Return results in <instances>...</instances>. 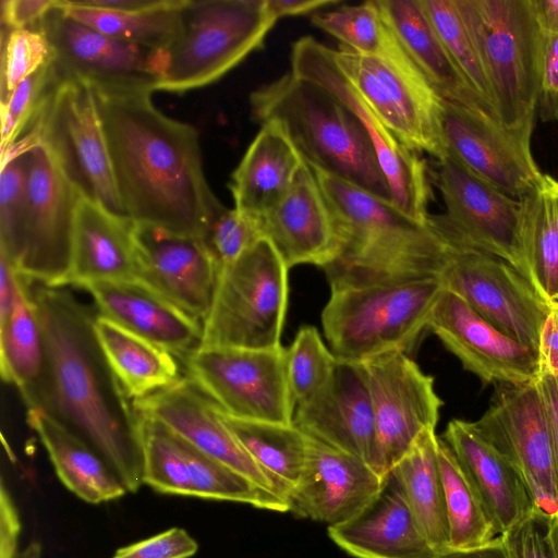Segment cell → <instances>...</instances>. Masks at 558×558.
<instances>
[{"label": "cell", "mask_w": 558, "mask_h": 558, "mask_svg": "<svg viewBox=\"0 0 558 558\" xmlns=\"http://www.w3.org/2000/svg\"><path fill=\"white\" fill-rule=\"evenodd\" d=\"M43 338V364L20 393L90 447L128 493L143 484L140 416L112 372L95 332L96 313L61 287L31 281Z\"/></svg>", "instance_id": "1"}, {"label": "cell", "mask_w": 558, "mask_h": 558, "mask_svg": "<svg viewBox=\"0 0 558 558\" xmlns=\"http://www.w3.org/2000/svg\"><path fill=\"white\" fill-rule=\"evenodd\" d=\"M92 89L125 216L205 240L226 207L205 178L197 130L163 114L151 93Z\"/></svg>", "instance_id": "2"}, {"label": "cell", "mask_w": 558, "mask_h": 558, "mask_svg": "<svg viewBox=\"0 0 558 558\" xmlns=\"http://www.w3.org/2000/svg\"><path fill=\"white\" fill-rule=\"evenodd\" d=\"M328 204L337 252L330 289L439 278L459 246L432 220L420 222L349 182L314 170Z\"/></svg>", "instance_id": "3"}, {"label": "cell", "mask_w": 558, "mask_h": 558, "mask_svg": "<svg viewBox=\"0 0 558 558\" xmlns=\"http://www.w3.org/2000/svg\"><path fill=\"white\" fill-rule=\"evenodd\" d=\"M250 105L256 122L283 129L312 169L391 202L371 137L331 94L289 72L255 89Z\"/></svg>", "instance_id": "4"}, {"label": "cell", "mask_w": 558, "mask_h": 558, "mask_svg": "<svg viewBox=\"0 0 558 558\" xmlns=\"http://www.w3.org/2000/svg\"><path fill=\"white\" fill-rule=\"evenodd\" d=\"M488 82L499 124L531 142L544 33L533 0H453Z\"/></svg>", "instance_id": "5"}, {"label": "cell", "mask_w": 558, "mask_h": 558, "mask_svg": "<svg viewBox=\"0 0 558 558\" xmlns=\"http://www.w3.org/2000/svg\"><path fill=\"white\" fill-rule=\"evenodd\" d=\"M444 288L440 278L331 288L322 312L331 352L352 363L391 351L410 352L428 328Z\"/></svg>", "instance_id": "6"}, {"label": "cell", "mask_w": 558, "mask_h": 558, "mask_svg": "<svg viewBox=\"0 0 558 558\" xmlns=\"http://www.w3.org/2000/svg\"><path fill=\"white\" fill-rule=\"evenodd\" d=\"M276 22L266 0H184L156 90L181 94L215 83L262 48Z\"/></svg>", "instance_id": "7"}, {"label": "cell", "mask_w": 558, "mask_h": 558, "mask_svg": "<svg viewBox=\"0 0 558 558\" xmlns=\"http://www.w3.org/2000/svg\"><path fill=\"white\" fill-rule=\"evenodd\" d=\"M288 267L265 239L219 270L199 347L272 349L288 306Z\"/></svg>", "instance_id": "8"}, {"label": "cell", "mask_w": 558, "mask_h": 558, "mask_svg": "<svg viewBox=\"0 0 558 558\" xmlns=\"http://www.w3.org/2000/svg\"><path fill=\"white\" fill-rule=\"evenodd\" d=\"M337 64L395 137L417 154L447 157L444 99L407 53L398 37L379 54H360L339 46Z\"/></svg>", "instance_id": "9"}, {"label": "cell", "mask_w": 558, "mask_h": 558, "mask_svg": "<svg viewBox=\"0 0 558 558\" xmlns=\"http://www.w3.org/2000/svg\"><path fill=\"white\" fill-rule=\"evenodd\" d=\"M25 134L49 150L82 197L126 217L92 87L75 80H62Z\"/></svg>", "instance_id": "10"}, {"label": "cell", "mask_w": 558, "mask_h": 558, "mask_svg": "<svg viewBox=\"0 0 558 558\" xmlns=\"http://www.w3.org/2000/svg\"><path fill=\"white\" fill-rule=\"evenodd\" d=\"M24 156L26 208L16 251L8 260L19 275L33 282L62 287L71 268L81 195L43 144Z\"/></svg>", "instance_id": "11"}, {"label": "cell", "mask_w": 558, "mask_h": 558, "mask_svg": "<svg viewBox=\"0 0 558 558\" xmlns=\"http://www.w3.org/2000/svg\"><path fill=\"white\" fill-rule=\"evenodd\" d=\"M291 73L322 87L363 124L387 180L391 203L409 217L428 221L430 189L425 160L402 145L336 62L333 49L305 36L291 50Z\"/></svg>", "instance_id": "12"}, {"label": "cell", "mask_w": 558, "mask_h": 558, "mask_svg": "<svg viewBox=\"0 0 558 558\" xmlns=\"http://www.w3.org/2000/svg\"><path fill=\"white\" fill-rule=\"evenodd\" d=\"M372 400L374 447L369 466L385 480L427 430H435L442 401L432 376L400 351L360 362Z\"/></svg>", "instance_id": "13"}, {"label": "cell", "mask_w": 558, "mask_h": 558, "mask_svg": "<svg viewBox=\"0 0 558 558\" xmlns=\"http://www.w3.org/2000/svg\"><path fill=\"white\" fill-rule=\"evenodd\" d=\"M191 377L230 416L292 424L286 348L198 347L184 362Z\"/></svg>", "instance_id": "14"}, {"label": "cell", "mask_w": 558, "mask_h": 558, "mask_svg": "<svg viewBox=\"0 0 558 558\" xmlns=\"http://www.w3.org/2000/svg\"><path fill=\"white\" fill-rule=\"evenodd\" d=\"M535 383L495 385L475 424L520 476L537 512L550 521L558 513V465Z\"/></svg>", "instance_id": "15"}, {"label": "cell", "mask_w": 558, "mask_h": 558, "mask_svg": "<svg viewBox=\"0 0 558 558\" xmlns=\"http://www.w3.org/2000/svg\"><path fill=\"white\" fill-rule=\"evenodd\" d=\"M37 31L48 39L62 76L92 88L154 93L163 75V50L107 36L66 14L61 0Z\"/></svg>", "instance_id": "16"}, {"label": "cell", "mask_w": 558, "mask_h": 558, "mask_svg": "<svg viewBox=\"0 0 558 558\" xmlns=\"http://www.w3.org/2000/svg\"><path fill=\"white\" fill-rule=\"evenodd\" d=\"M434 179L446 207L445 214L430 215L434 223L452 242L501 258L524 277L521 201L450 156L436 160Z\"/></svg>", "instance_id": "17"}, {"label": "cell", "mask_w": 558, "mask_h": 558, "mask_svg": "<svg viewBox=\"0 0 558 558\" xmlns=\"http://www.w3.org/2000/svg\"><path fill=\"white\" fill-rule=\"evenodd\" d=\"M439 278L493 326L537 351L551 308L510 264L459 245Z\"/></svg>", "instance_id": "18"}, {"label": "cell", "mask_w": 558, "mask_h": 558, "mask_svg": "<svg viewBox=\"0 0 558 558\" xmlns=\"http://www.w3.org/2000/svg\"><path fill=\"white\" fill-rule=\"evenodd\" d=\"M428 329L483 386L526 385L539 377L536 350L508 337L446 288L434 306Z\"/></svg>", "instance_id": "19"}, {"label": "cell", "mask_w": 558, "mask_h": 558, "mask_svg": "<svg viewBox=\"0 0 558 558\" xmlns=\"http://www.w3.org/2000/svg\"><path fill=\"white\" fill-rule=\"evenodd\" d=\"M441 125L447 156L507 195L522 199L541 181L531 142L494 118L444 100Z\"/></svg>", "instance_id": "20"}, {"label": "cell", "mask_w": 558, "mask_h": 558, "mask_svg": "<svg viewBox=\"0 0 558 558\" xmlns=\"http://www.w3.org/2000/svg\"><path fill=\"white\" fill-rule=\"evenodd\" d=\"M138 280L202 322L213 304L220 266L206 241L135 223Z\"/></svg>", "instance_id": "21"}, {"label": "cell", "mask_w": 558, "mask_h": 558, "mask_svg": "<svg viewBox=\"0 0 558 558\" xmlns=\"http://www.w3.org/2000/svg\"><path fill=\"white\" fill-rule=\"evenodd\" d=\"M132 403L138 414L159 421L201 452L282 496L226 425L221 408L191 377Z\"/></svg>", "instance_id": "22"}, {"label": "cell", "mask_w": 558, "mask_h": 558, "mask_svg": "<svg viewBox=\"0 0 558 558\" xmlns=\"http://www.w3.org/2000/svg\"><path fill=\"white\" fill-rule=\"evenodd\" d=\"M303 475L288 495L289 511L338 525L359 514L385 482L362 459L307 435Z\"/></svg>", "instance_id": "23"}, {"label": "cell", "mask_w": 558, "mask_h": 558, "mask_svg": "<svg viewBox=\"0 0 558 558\" xmlns=\"http://www.w3.org/2000/svg\"><path fill=\"white\" fill-rule=\"evenodd\" d=\"M257 226L288 269L300 264L323 269L336 255L332 217L317 178L305 161L287 193Z\"/></svg>", "instance_id": "24"}, {"label": "cell", "mask_w": 558, "mask_h": 558, "mask_svg": "<svg viewBox=\"0 0 558 558\" xmlns=\"http://www.w3.org/2000/svg\"><path fill=\"white\" fill-rule=\"evenodd\" d=\"M293 423L305 434L369 463L374 414L360 363L338 360L328 383L295 408Z\"/></svg>", "instance_id": "25"}, {"label": "cell", "mask_w": 558, "mask_h": 558, "mask_svg": "<svg viewBox=\"0 0 558 558\" xmlns=\"http://www.w3.org/2000/svg\"><path fill=\"white\" fill-rule=\"evenodd\" d=\"M80 288L98 313L184 362L201 345L203 324L140 280L88 282Z\"/></svg>", "instance_id": "26"}, {"label": "cell", "mask_w": 558, "mask_h": 558, "mask_svg": "<svg viewBox=\"0 0 558 558\" xmlns=\"http://www.w3.org/2000/svg\"><path fill=\"white\" fill-rule=\"evenodd\" d=\"M328 535L355 558H434L437 555L422 533L392 473L359 514L328 526Z\"/></svg>", "instance_id": "27"}, {"label": "cell", "mask_w": 558, "mask_h": 558, "mask_svg": "<svg viewBox=\"0 0 558 558\" xmlns=\"http://www.w3.org/2000/svg\"><path fill=\"white\" fill-rule=\"evenodd\" d=\"M441 439L464 469L492 514L499 535L537 512L520 476L475 422L451 420Z\"/></svg>", "instance_id": "28"}, {"label": "cell", "mask_w": 558, "mask_h": 558, "mask_svg": "<svg viewBox=\"0 0 558 558\" xmlns=\"http://www.w3.org/2000/svg\"><path fill=\"white\" fill-rule=\"evenodd\" d=\"M135 222L80 197L65 284L80 288L95 281L138 280Z\"/></svg>", "instance_id": "29"}, {"label": "cell", "mask_w": 558, "mask_h": 558, "mask_svg": "<svg viewBox=\"0 0 558 558\" xmlns=\"http://www.w3.org/2000/svg\"><path fill=\"white\" fill-rule=\"evenodd\" d=\"M377 1L402 47L436 93L446 101L497 121L493 109L472 88L449 56L421 0Z\"/></svg>", "instance_id": "30"}, {"label": "cell", "mask_w": 558, "mask_h": 558, "mask_svg": "<svg viewBox=\"0 0 558 558\" xmlns=\"http://www.w3.org/2000/svg\"><path fill=\"white\" fill-rule=\"evenodd\" d=\"M303 163L278 123L260 124L231 174L229 189L234 208L257 223L283 197Z\"/></svg>", "instance_id": "31"}, {"label": "cell", "mask_w": 558, "mask_h": 558, "mask_svg": "<svg viewBox=\"0 0 558 558\" xmlns=\"http://www.w3.org/2000/svg\"><path fill=\"white\" fill-rule=\"evenodd\" d=\"M27 422L46 449L59 480L76 497L97 505L128 493L101 457L44 412L27 409Z\"/></svg>", "instance_id": "32"}, {"label": "cell", "mask_w": 558, "mask_h": 558, "mask_svg": "<svg viewBox=\"0 0 558 558\" xmlns=\"http://www.w3.org/2000/svg\"><path fill=\"white\" fill-rule=\"evenodd\" d=\"M521 201L520 247L525 279L558 307V181L543 174Z\"/></svg>", "instance_id": "33"}, {"label": "cell", "mask_w": 558, "mask_h": 558, "mask_svg": "<svg viewBox=\"0 0 558 558\" xmlns=\"http://www.w3.org/2000/svg\"><path fill=\"white\" fill-rule=\"evenodd\" d=\"M94 328L112 372L130 399L149 396L181 378L178 363L167 350L99 313Z\"/></svg>", "instance_id": "34"}, {"label": "cell", "mask_w": 558, "mask_h": 558, "mask_svg": "<svg viewBox=\"0 0 558 558\" xmlns=\"http://www.w3.org/2000/svg\"><path fill=\"white\" fill-rule=\"evenodd\" d=\"M435 430L422 434L392 470L409 507L436 554L449 549L442 483Z\"/></svg>", "instance_id": "35"}, {"label": "cell", "mask_w": 558, "mask_h": 558, "mask_svg": "<svg viewBox=\"0 0 558 558\" xmlns=\"http://www.w3.org/2000/svg\"><path fill=\"white\" fill-rule=\"evenodd\" d=\"M221 417L258 466L274 482L278 492L288 495L299 484L306 462L307 436L294 423L247 421Z\"/></svg>", "instance_id": "36"}, {"label": "cell", "mask_w": 558, "mask_h": 558, "mask_svg": "<svg viewBox=\"0 0 558 558\" xmlns=\"http://www.w3.org/2000/svg\"><path fill=\"white\" fill-rule=\"evenodd\" d=\"M437 457L449 531L448 550L477 548L499 536L492 514L441 437H438Z\"/></svg>", "instance_id": "37"}, {"label": "cell", "mask_w": 558, "mask_h": 558, "mask_svg": "<svg viewBox=\"0 0 558 558\" xmlns=\"http://www.w3.org/2000/svg\"><path fill=\"white\" fill-rule=\"evenodd\" d=\"M183 3L184 0H158L146 9L108 11L61 0V7L73 19L107 36L153 50H165L173 40Z\"/></svg>", "instance_id": "38"}, {"label": "cell", "mask_w": 558, "mask_h": 558, "mask_svg": "<svg viewBox=\"0 0 558 558\" xmlns=\"http://www.w3.org/2000/svg\"><path fill=\"white\" fill-rule=\"evenodd\" d=\"M16 272V271H15ZM43 338L31 280L16 272L13 307L0 324V368L2 379L19 391L32 385L43 364Z\"/></svg>", "instance_id": "39"}, {"label": "cell", "mask_w": 558, "mask_h": 558, "mask_svg": "<svg viewBox=\"0 0 558 558\" xmlns=\"http://www.w3.org/2000/svg\"><path fill=\"white\" fill-rule=\"evenodd\" d=\"M177 437L189 465L196 498L242 502L279 512L289 511L288 500L279 494L260 487Z\"/></svg>", "instance_id": "40"}, {"label": "cell", "mask_w": 558, "mask_h": 558, "mask_svg": "<svg viewBox=\"0 0 558 558\" xmlns=\"http://www.w3.org/2000/svg\"><path fill=\"white\" fill-rule=\"evenodd\" d=\"M138 416L144 484L158 493L195 497L189 465L175 434L155 418Z\"/></svg>", "instance_id": "41"}, {"label": "cell", "mask_w": 558, "mask_h": 558, "mask_svg": "<svg viewBox=\"0 0 558 558\" xmlns=\"http://www.w3.org/2000/svg\"><path fill=\"white\" fill-rule=\"evenodd\" d=\"M312 23L340 41V46L360 54H379L393 38L377 0L314 13Z\"/></svg>", "instance_id": "42"}, {"label": "cell", "mask_w": 558, "mask_h": 558, "mask_svg": "<svg viewBox=\"0 0 558 558\" xmlns=\"http://www.w3.org/2000/svg\"><path fill=\"white\" fill-rule=\"evenodd\" d=\"M337 357L313 326L301 328L286 348V373L294 409L310 400L330 379Z\"/></svg>", "instance_id": "43"}, {"label": "cell", "mask_w": 558, "mask_h": 558, "mask_svg": "<svg viewBox=\"0 0 558 558\" xmlns=\"http://www.w3.org/2000/svg\"><path fill=\"white\" fill-rule=\"evenodd\" d=\"M421 3L460 72L494 111L481 59L454 1L421 0Z\"/></svg>", "instance_id": "44"}, {"label": "cell", "mask_w": 558, "mask_h": 558, "mask_svg": "<svg viewBox=\"0 0 558 558\" xmlns=\"http://www.w3.org/2000/svg\"><path fill=\"white\" fill-rule=\"evenodd\" d=\"M64 80L54 60L20 83L1 107V151L26 133Z\"/></svg>", "instance_id": "45"}, {"label": "cell", "mask_w": 558, "mask_h": 558, "mask_svg": "<svg viewBox=\"0 0 558 558\" xmlns=\"http://www.w3.org/2000/svg\"><path fill=\"white\" fill-rule=\"evenodd\" d=\"M53 59L46 36L36 29H5L1 36V83L3 102L26 77Z\"/></svg>", "instance_id": "46"}, {"label": "cell", "mask_w": 558, "mask_h": 558, "mask_svg": "<svg viewBox=\"0 0 558 558\" xmlns=\"http://www.w3.org/2000/svg\"><path fill=\"white\" fill-rule=\"evenodd\" d=\"M25 156L1 163L0 254L11 259L16 251L26 208Z\"/></svg>", "instance_id": "47"}, {"label": "cell", "mask_w": 558, "mask_h": 558, "mask_svg": "<svg viewBox=\"0 0 558 558\" xmlns=\"http://www.w3.org/2000/svg\"><path fill=\"white\" fill-rule=\"evenodd\" d=\"M262 235L256 221L235 208H225L214 220L205 239L220 268L236 260Z\"/></svg>", "instance_id": "48"}, {"label": "cell", "mask_w": 558, "mask_h": 558, "mask_svg": "<svg viewBox=\"0 0 558 558\" xmlns=\"http://www.w3.org/2000/svg\"><path fill=\"white\" fill-rule=\"evenodd\" d=\"M548 520L535 512L500 534L509 558H557L547 536Z\"/></svg>", "instance_id": "49"}, {"label": "cell", "mask_w": 558, "mask_h": 558, "mask_svg": "<svg viewBox=\"0 0 558 558\" xmlns=\"http://www.w3.org/2000/svg\"><path fill=\"white\" fill-rule=\"evenodd\" d=\"M197 550V542L184 529L171 527L119 548L112 558H190Z\"/></svg>", "instance_id": "50"}, {"label": "cell", "mask_w": 558, "mask_h": 558, "mask_svg": "<svg viewBox=\"0 0 558 558\" xmlns=\"http://www.w3.org/2000/svg\"><path fill=\"white\" fill-rule=\"evenodd\" d=\"M536 114L543 122L558 121V35L543 36Z\"/></svg>", "instance_id": "51"}, {"label": "cell", "mask_w": 558, "mask_h": 558, "mask_svg": "<svg viewBox=\"0 0 558 558\" xmlns=\"http://www.w3.org/2000/svg\"><path fill=\"white\" fill-rule=\"evenodd\" d=\"M21 520L13 500L0 504V558H41V545L37 541L20 548Z\"/></svg>", "instance_id": "52"}, {"label": "cell", "mask_w": 558, "mask_h": 558, "mask_svg": "<svg viewBox=\"0 0 558 558\" xmlns=\"http://www.w3.org/2000/svg\"><path fill=\"white\" fill-rule=\"evenodd\" d=\"M58 0H2L1 21L5 29H36Z\"/></svg>", "instance_id": "53"}, {"label": "cell", "mask_w": 558, "mask_h": 558, "mask_svg": "<svg viewBox=\"0 0 558 558\" xmlns=\"http://www.w3.org/2000/svg\"><path fill=\"white\" fill-rule=\"evenodd\" d=\"M537 357L541 374L558 376V307L551 308L543 326Z\"/></svg>", "instance_id": "54"}, {"label": "cell", "mask_w": 558, "mask_h": 558, "mask_svg": "<svg viewBox=\"0 0 558 558\" xmlns=\"http://www.w3.org/2000/svg\"><path fill=\"white\" fill-rule=\"evenodd\" d=\"M535 385L553 438L558 465V376L542 373Z\"/></svg>", "instance_id": "55"}, {"label": "cell", "mask_w": 558, "mask_h": 558, "mask_svg": "<svg viewBox=\"0 0 558 558\" xmlns=\"http://www.w3.org/2000/svg\"><path fill=\"white\" fill-rule=\"evenodd\" d=\"M270 14L278 21L286 16L304 15L337 5L338 0H266Z\"/></svg>", "instance_id": "56"}, {"label": "cell", "mask_w": 558, "mask_h": 558, "mask_svg": "<svg viewBox=\"0 0 558 558\" xmlns=\"http://www.w3.org/2000/svg\"><path fill=\"white\" fill-rule=\"evenodd\" d=\"M434 558H509L500 535L489 543L469 550H446Z\"/></svg>", "instance_id": "57"}, {"label": "cell", "mask_w": 558, "mask_h": 558, "mask_svg": "<svg viewBox=\"0 0 558 558\" xmlns=\"http://www.w3.org/2000/svg\"><path fill=\"white\" fill-rule=\"evenodd\" d=\"M77 4L108 11H134L149 8L158 0H74Z\"/></svg>", "instance_id": "58"}, {"label": "cell", "mask_w": 558, "mask_h": 558, "mask_svg": "<svg viewBox=\"0 0 558 558\" xmlns=\"http://www.w3.org/2000/svg\"><path fill=\"white\" fill-rule=\"evenodd\" d=\"M533 3L543 33L558 35V0H533Z\"/></svg>", "instance_id": "59"}, {"label": "cell", "mask_w": 558, "mask_h": 558, "mask_svg": "<svg viewBox=\"0 0 558 558\" xmlns=\"http://www.w3.org/2000/svg\"><path fill=\"white\" fill-rule=\"evenodd\" d=\"M547 536L558 558V513L547 523Z\"/></svg>", "instance_id": "60"}]
</instances>
